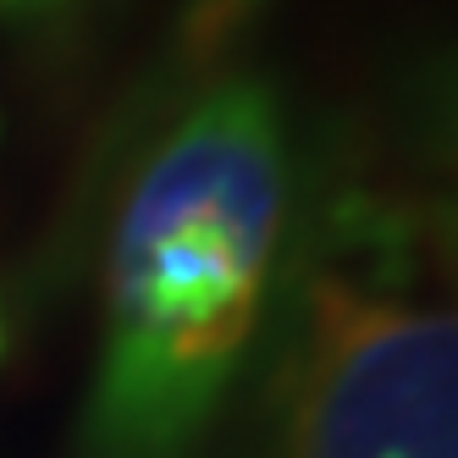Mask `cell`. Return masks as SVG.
<instances>
[{
    "label": "cell",
    "instance_id": "cell-4",
    "mask_svg": "<svg viewBox=\"0 0 458 458\" xmlns=\"http://www.w3.org/2000/svg\"><path fill=\"white\" fill-rule=\"evenodd\" d=\"M0 6H39V0H0Z\"/></svg>",
    "mask_w": 458,
    "mask_h": 458
},
{
    "label": "cell",
    "instance_id": "cell-1",
    "mask_svg": "<svg viewBox=\"0 0 458 458\" xmlns=\"http://www.w3.org/2000/svg\"><path fill=\"white\" fill-rule=\"evenodd\" d=\"M287 127L266 83L193 100L122 199L83 458H188L259 326L287 233Z\"/></svg>",
    "mask_w": 458,
    "mask_h": 458
},
{
    "label": "cell",
    "instance_id": "cell-5",
    "mask_svg": "<svg viewBox=\"0 0 458 458\" xmlns=\"http://www.w3.org/2000/svg\"><path fill=\"white\" fill-rule=\"evenodd\" d=\"M0 343H6V337H0Z\"/></svg>",
    "mask_w": 458,
    "mask_h": 458
},
{
    "label": "cell",
    "instance_id": "cell-3",
    "mask_svg": "<svg viewBox=\"0 0 458 458\" xmlns=\"http://www.w3.org/2000/svg\"><path fill=\"white\" fill-rule=\"evenodd\" d=\"M259 6H266V0H188L182 28H177L182 61H188V67H210V61H221L226 45L243 34Z\"/></svg>",
    "mask_w": 458,
    "mask_h": 458
},
{
    "label": "cell",
    "instance_id": "cell-2",
    "mask_svg": "<svg viewBox=\"0 0 458 458\" xmlns=\"http://www.w3.org/2000/svg\"><path fill=\"white\" fill-rule=\"evenodd\" d=\"M266 376L271 458H458V320L420 221L343 193L293 243Z\"/></svg>",
    "mask_w": 458,
    "mask_h": 458
}]
</instances>
